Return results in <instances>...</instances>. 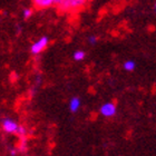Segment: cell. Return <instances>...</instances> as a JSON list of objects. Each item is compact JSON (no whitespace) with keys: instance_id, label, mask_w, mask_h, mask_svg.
I'll list each match as a JSON object with an SVG mask.
<instances>
[{"instance_id":"5","label":"cell","mask_w":156,"mask_h":156,"mask_svg":"<svg viewBox=\"0 0 156 156\" xmlns=\"http://www.w3.org/2000/svg\"><path fill=\"white\" fill-rule=\"evenodd\" d=\"M33 3L37 9H46L54 5V0H33Z\"/></svg>"},{"instance_id":"9","label":"cell","mask_w":156,"mask_h":156,"mask_svg":"<svg viewBox=\"0 0 156 156\" xmlns=\"http://www.w3.org/2000/svg\"><path fill=\"white\" fill-rule=\"evenodd\" d=\"M33 16V10L30 8H25L23 11V19H29L30 17Z\"/></svg>"},{"instance_id":"12","label":"cell","mask_w":156,"mask_h":156,"mask_svg":"<svg viewBox=\"0 0 156 156\" xmlns=\"http://www.w3.org/2000/svg\"><path fill=\"white\" fill-rule=\"evenodd\" d=\"M60 1H62V0H54V5H56V6H58Z\"/></svg>"},{"instance_id":"3","label":"cell","mask_w":156,"mask_h":156,"mask_svg":"<svg viewBox=\"0 0 156 156\" xmlns=\"http://www.w3.org/2000/svg\"><path fill=\"white\" fill-rule=\"evenodd\" d=\"M99 112L105 117H113L116 114V106L114 103H105L101 107Z\"/></svg>"},{"instance_id":"10","label":"cell","mask_w":156,"mask_h":156,"mask_svg":"<svg viewBox=\"0 0 156 156\" xmlns=\"http://www.w3.org/2000/svg\"><path fill=\"white\" fill-rule=\"evenodd\" d=\"M88 42H89L90 45H96V44H97V37L90 36L89 38H88Z\"/></svg>"},{"instance_id":"7","label":"cell","mask_w":156,"mask_h":156,"mask_svg":"<svg viewBox=\"0 0 156 156\" xmlns=\"http://www.w3.org/2000/svg\"><path fill=\"white\" fill-rule=\"evenodd\" d=\"M135 67H136V64L133 60H127V62H124V69L127 72H133Z\"/></svg>"},{"instance_id":"4","label":"cell","mask_w":156,"mask_h":156,"mask_svg":"<svg viewBox=\"0 0 156 156\" xmlns=\"http://www.w3.org/2000/svg\"><path fill=\"white\" fill-rule=\"evenodd\" d=\"M2 127L6 133H16L19 125L11 118H3Z\"/></svg>"},{"instance_id":"11","label":"cell","mask_w":156,"mask_h":156,"mask_svg":"<svg viewBox=\"0 0 156 156\" xmlns=\"http://www.w3.org/2000/svg\"><path fill=\"white\" fill-rule=\"evenodd\" d=\"M16 133L20 134V135H23V134L26 133V129H25V128H23V126H19V127H18V129H17Z\"/></svg>"},{"instance_id":"1","label":"cell","mask_w":156,"mask_h":156,"mask_svg":"<svg viewBox=\"0 0 156 156\" xmlns=\"http://www.w3.org/2000/svg\"><path fill=\"white\" fill-rule=\"evenodd\" d=\"M88 0H62L57 7L62 11H75L80 9Z\"/></svg>"},{"instance_id":"2","label":"cell","mask_w":156,"mask_h":156,"mask_svg":"<svg viewBox=\"0 0 156 156\" xmlns=\"http://www.w3.org/2000/svg\"><path fill=\"white\" fill-rule=\"evenodd\" d=\"M48 42H49V39L48 37H41V38H39L37 41H35L31 46V48H30V51L33 55H39L40 52H42L47 48V46H48Z\"/></svg>"},{"instance_id":"13","label":"cell","mask_w":156,"mask_h":156,"mask_svg":"<svg viewBox=\"0 0 156 156\" xmlns=\"http://www.w3.org/2000/svg\"><path fill=\"white\" fill-rule=\"evenodd\" d=\"M10 154H11V155H12V156H15V155H16V154H17V152H16V151H10Z\"/></svg>"},{"instance_id":"8","label":"cell","mask_w":156,"mask_h":156,"mask_svg":"<svg viewBox=\"0 0 156 156\" xmlns=\"http://www.w3.org/2000/svg\"><path fill=\"white\" fill-rule=\"evenodd\" d=\"M85 56H86V54H85L84 50H77V51L74 52V59H75L76 62H80V60H83V59L85 58Z\"/></svg>"},{"instance_id":"6","label":"cell","mask_w":156,"mask_h":156,"mask_svg":"<svg viewBox=\"0 0 156 156\" xmlns=\"http://www.w3.org/2000/svg\"><path fill=\"white\" fill-rule=\"evenodd\" d=\"M80 99L78 97H73L72 99H70V101H69V109H70V112L72 113H77L78 109L80 108Z\"/></svg>"}]
</instances>
